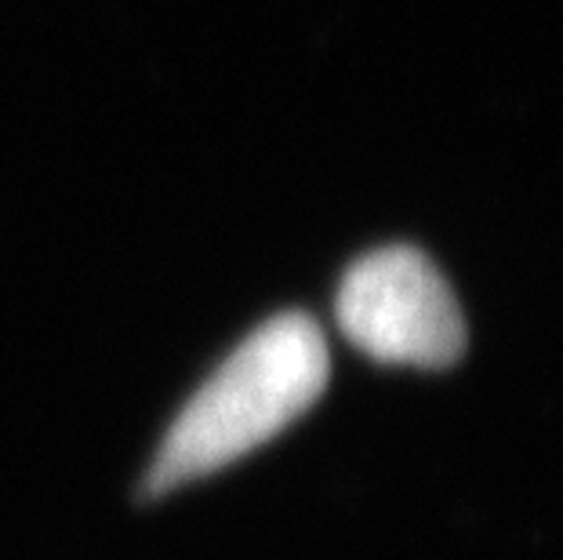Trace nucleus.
<instances>
[{"label": "nucleus", "mask_w": 563, "mask_h": 560, "mask_svg": "<svg viewBox=\"0 0 563 560\" xmlns=\"http://www.w3.org/2000/svg\"><path fill=\"white\" fill-rule=\"evenodd\" d=\"M334 309L345 339L382 364L451 367L465 353L462 309L415 248H382L353 262Z\"/></svg>", "instance_id": "nucleus-2"}, {"label": "nucleus", "mask_w": 563, "mask_h": 560, "mask_svg": "<svg viewBox=\"0 0 563 560\" xmlns=\"http://www.w3.org/2000/svg\"><path fill=\"white\" fill-rule=\"evenodd\" d=\"M328 372V342L313 317L266 320L178 411L150 466L146 492L167 495L251 455L313 408Z\"/></svg>", "instance_id": "nucleus-1"}]
</instances>
